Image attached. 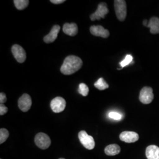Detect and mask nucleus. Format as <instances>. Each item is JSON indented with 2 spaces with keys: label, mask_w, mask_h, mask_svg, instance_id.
<instances>
[{
  "label": "nucleus",
  "mask_w": 159,
  "mask_h": 159,
  "mask_svg": "<svg viewBox=\"0 0 159 159\" xmlns=\"http://www.w3.org/2000/svg\"><path fill=\"white\" fill-rule=\"evenodd\" d=\"M82 66L83 61L80 57L75 56H69L64 59L60 71L64 75H71L78 71Z\"/></svg>",
  "instance_id": "obj_1"
},
{
  "label": "nucleus",
  "mask_w": 159,
  "mask_h": 159,
  "mask_svg": "<svg viewBox=\"0 0 159 159\" xmlns=\"http://www.w3.org/2000/svg\"><path fill=\"white\" fill-rule=\"evenodd\" d=\"M114 10L118 20L120 21H125L127 16V6L125 1H114Z\"/></svg>",
  "instance_id": "obj_2"
},
{
  "label": "nucleus",
  "mask_w": 159,
  "mask_h": 159,
  "mask_svg": "<svg viewBox=\"0 0 159 159\" xmlns=\"http://www.w3.org/2000/svg\"><path fill=\"white\" fill-rule=\"evenodd\" d=\"M34 142L38 148L45 150L50 147L51 140L50 137L44 133H39L35 137Z\"/></svg>",
  "instance_id": "obj_3"
},
{
  "label": "nucleus",
  "mask_w": 159,
  "mask_h": 159,
  "mask_svg": "<svg viewBox=\"0 0 159 159\" xmlns=\"http://www.w3.org/2000/svg\"><path fill=\"white\" fill-rule=\"evenodd\" d=\"M79 138L83 146L88 150H92L95 147L94 138L89 136L85 131L82 130L79 133Z\"/></svg>",
  "instance_id": "obj_4"
},
{
  "label": "nucleus",
  "mask_w": 159,
  "mask_h": 159,
  "mask_svg": "<svg viewBox=\"0 0 159 159\" xmlns=\"http://www.w3.org/2000/svg\"><path fill=\"white\" fill-rule=\"evenodd\" d=\"M109 12L106 3L102 2L98 4L96 11L90 16V19L92 21L100 20L101 18H104L106 15Z\"/></svg>",
  "instance_id": "obj_5"
},
{
  "label": "nucleus",
  "mask_w": 159,
  "mask_h": 159,
  "mask_svg": "<svg viewBox=\"0 0 159 159\" xmlns=\"http://www.w3.org/2000/svg\"><path fill=\"white\" fill-rule=\"evenodd\" d=\"M154 98L153 89L151 87H143L140 93L139 100L141 102L148 104L151 103Z\"/></svg>",
  "instance_id": "obj_6"
},
{
  "label": "nucleus",
  "mask_w": 159,
  "mask_h": 159,
  "mask_svg": "<svg viewBox=\"0 0 159 159\" xmlns=\"http://www.w3.org/2000/svg\"><path fill=\"white\" fill-rule=\"evenodd\" d=\"M51 110L56 113H61L64 110L66 106V102L61 97H57L52 100L50 103Z\"/></svg>",
  "instance_id": "obj_7"
},
{
  "label": "nucleus",
  "mask_w": 159,
  "mask_h": 159,
  "mask_svg": "<svg viewBox=\"0 0 159 159\" xmlns=\"http://www.w3.org/2000/svg\"><path fill=\"white\" fill-rule=\"evenodd\" d=\"M11 52L18 63H23L25 61L26 52L21 46L18 44H14L12 47Z\"/></svg>",
  "instance_id": "obj_8"
},
{
  "label": "nucleus",
  "mask_w": 159,
  "mask_h": 159,
  "mask_svg": "<svg viewBox=\"0 0 159 159\" xmlns=\"http://www.w3.org/2000/svg\"><path fill=\"white\" fill-rule=\"evenodd\" d=\"M18 107L23 112H27L31 108L32 105L31 98L28 94H24L18 102Z\"/></svg>",
  "instance_id": "obj_9"
},
{
  "label": "nucleus",
  "mask_w": 159,
  "mask_h": 159,
  "mask_svg": "<svg viewBox=\"0 0 159 159\" xmlns=\"http://www.w3.org/2000/svg\"><path fill=\"white\" fill-rule=\"evenodd\" d=\"M139 139V134L134 131H125L120 134V139L125 143H131L137 142Z\"/></svg>",
  "instance_id": "obj_10"
},
{
  "label": "nucleus",
  "mask_w": 159,
  "mask_h": 159,
  "mask_svg": "<svg viewBox=\"0 0 159 159\" xmlns=\"http://www.w3.org/2000/svg\"><path fill=\"white\" fill-rule=\"evenodd\" d=\"M90 30L91 34L96 37H100L106 39L110 35V33L108 30L104 29L102 25H92Z\"/></svg>",
  "instance_id": "obj_11"
},
{
  "label": "nucleus",
  "mask_w": 159,
  "mask_h": 159,
  "mask_svg": "<svg viewBox=\"0 0 159 159\" xmlns=\"http://www.w3.org/2000/svg\"><path fill=\"white\" fill-rule=\"evenodd\" d=\"M60 27L58 25H54L49 34L46 35L44 37L43 40L46 43H51L54 42L55 40L57 39L58 34L60 31Z\"/></svg>",
  "instance_id": "obj_12"
},
{
  "label": "nucleus",
  "mask_w": 159,
  "mask_h": 159,
  "mask_svg": "<svg viewBox=\"0 0 159 159\" xmlns=\"http://www.w3.org/2000/svg\"><path fill=\"white\" fill-rule=\"evenodd\" d=\"M63 32L67 35L73 37L78 33V26L75 23H66L63 25Z\"/></svg>",
  "instance_id": "obj_13"
},
{
  "label": "nucleus",
  "mask_w": 159,
  "mask_h": 159,
  "mask_svg": "<svg viewBox=\"0 0 159 159\" xmlns=\"http://www.w3.org/2000/svg\"><path fill=\"white\" fill-rule=\"evenodd\" d=\"M146 156L148 159H159V148L155 145H150L146 148Z\"/></svg>",
  "instance_id": "obj_14"
},
{
  "label": "nucleus",
  "mask_w": 159,
  "mask_h": 159,
  "mask_svg": "<svg viewBox=\"0 0 159 159\" xmlns=\"http://www.w3.org/2000/svg\"><path fill=\"white\" fill-rule=\"evenodd\" d=\"M148 27L150 28L152 34H159V18L152 17L148 24Z\"/></svg>",
  "instance_id": "obj_15"
},
{
  "label": "nucleus",
  "mask_w": 159,
  "mask_h": 159,
  "mask_svg": "<svg viewBox=\"0 0 159 159\" xmlns=\"http://www.w3.org/2000/svg\"><path fill=\"white\" fill-rule=\"evenodd\" d=\"M121 148L119 145L116 144H110L104 149L105 153L108 156H115L120 153Z\"/></svg>",
  "instance_id": "obj_16"
},
{
  "label": "nucleus",
  "mask_w": 159,
  "mask_h": 159,
  "mask_svg": "<svg viewBox=\"0 0 159 159\" xmlns=\"http://www.w3.org/2000/svg\"><path fill=\"white\" fill-rule=\"evenodd\" d=\"M29 0H14V3L18 10H23L29 6Z\"/></svg>",
  "instance_id": "obj_17"
},
{
  "label": "nucleus",
  "mask_w": 159,
  "mask_h": 159,
  "mask_svg": "<svg viewBox=\"0 0 159 159\" xmlns=\"http://www.w3.org/2000/svg\"><path fill=\"white\" fill-rule=\"evenodd\" d=\"M94 86L97 89L100 90H104L107 89H108V84L105 81V80L103 79V78L101 77L97 81L94 83Z\"/></svg>",
  "instance_id": "obj_18"
},
{
  "label": "nucleus",
  "mask_w": 159,
  "mask_h": 159,
  "mask_svg": "<svg viewBox=\"0 0 159 159\" xmlns=\"http://www.w3.org/2000/svg\"><path fill=\"white\" fill-rule=\"evenodd\" d=\"M78 92L83 96H87L89 94V89L88 86L84 83H80L79 84V89H78Z\"/></svg>",
  "instance_id": "obj_19"
},
{
  "label": "nucleus",
  "mask_w": 159,
  "mask_h": 159,
  "mask_svg": "<svg viewBox=\"0 0 159 159\" xmlns=\"http://www.w3.org/2000/svg\"><path fill=\"white\" fill-rule=\"evenodd\" d=\"M9 137V132L6 129H1L0 130V144L5 142Z\"/></svg>",
  "instance_id": "obj_20"
},
{
  "label": "nucleus",
  "mask_w": 159,
  "mask_h": 159,
  "mask_svg": "<svg viewBox=\"0 0 159 159\" xmlns=\"http://www.w3.org/2000/svg\"><path fill=\"white\" fill-rule=\"evenodd\" d=\"M132 60H133V57L130 54H128L125 56V58L120 63V64L121 66V67L123 68L125 66H127V65H129L132 61Z\"/></svg>",
  "instance_id": "obj_21"
},
{
  "label": "nucleus",
  "mask_w": 159,
  "mask_h": 159,
  "mask_svg": "<svg viewBox=\"0 0 159 159\" xmlns=\"http://www.w3.org/2000/svg\"><path fill=\"white\" fill-rule=\"evenodd\" d=\"M108 116L110 118L112 119L116 120H120L122 118V116L120 114L117 112H114V111L110 112L108 114Z\"/></svg>",
  "instance_id": "obj_22"
},
{
  "label": "nucleus",
  "mask_w": 159,
  "mask_h": 159,
  "mask_svg": "<svg viewBox=\"0 0 159 159\" xmlns=\"http://www.w3.org/2000/svg\"><path fill=\"white\" fill-rule=\"evenodd\" d=\"M8 111V108L3 104H0V115L3 116Z\"/></svg>",
  "instance_id": "obj_23"
},
{
  "label": "nucleus",
  "mask_w": 159,
  "mask_h": 159,
  "mask_svg": "<svg viewBox=\"0 0 159 159\" xmlns=\"http://www.w3.org/2000/svg\"><path fill=\"white\" fill-rule=\"evenodd\" d=\"M7 101V97L4 93H0V102L1 104H3L6 102Z\"/></svg>",
  "instance_id": "obj_24"
},
{
  "label": "nucleus",
  "mask_w": 159,
  "mask_h": 159,
  "mask_svg": "<svg viewBox=\"0 0 159 159\" xmlns=\"http://www.w3.org/2000/svg\"><path fill=\"white\" fill-rule=\"evenodd\" d=\"M66 1L65 0H51L50 2L52 4H62L63 2H64Z\"/></svg>",
  "instance_id": "obj_25"
},
{
  "label": "nucleus",
  "mask_w": 159,
  "mask_h": 159,
  "mask_svg": "<svg viewBox=\"0 0 159 159\" xmlns=\"http://www.w3.org/2000/svg\"><path fill=\"white\" fill-rule=\"evenodd\" d=\"M148 21L146 20H144V21H143V24H144V26L148 27Z\"/></svg>",
  "instance_id": "obj_26"
},
{
  "label": "nucleus",
  "mask_w": 159,
  "mask_h": 159,
  "mask_svg": "<svg viewBox=\"0 0 159 159\" xmlns=\"http://www.w3.org/2000/svg\"><path fill=\"white\" fill-rule=\"evenodd\" d=\"M64 159V158H60V159Z\"/></svg>",
  "instance_id": "obj_27"
}]
</instances>
